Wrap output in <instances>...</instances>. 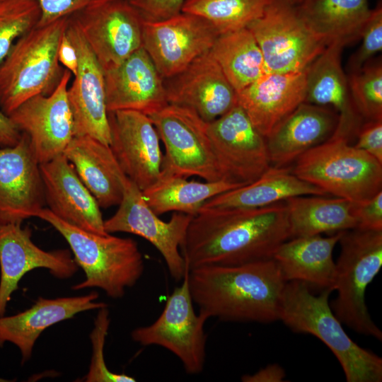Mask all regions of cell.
Here are the masks:
<instances>
[{
  "label": "cell",
  "mask_w": 382,
  "mask_h": 382,
  "mask_svg": "<svg viewBox=\"0 0 382 382\" xmlns=\"http://www.w3.org/2000/svg\"><path fill=\"white\" fill-rule=\"evenodd\" d=\"M289 239L284 201L257 208H201L192 217L180 250L190 270L270 259Z\"/></svg>",
  "instance_id": "6da1fadb"
},
{
  "label": "cell",
  "mask_w": 382,
  "mask_h": 382,
  "mask_svg": "<svg viewBox=\"0 0 382 382\" xmlns=\"http://www.w3.org/2000/svg\"><path fill=\"white\" fill-rule=\"evenodd\" d=\"M188 278L192 301L208 318L263 323L279 319L286 282L272 258L199 267L189 270Z\"/></svg>",
  "instance_id": "7a4b0ae2"
},
{
  "label": "cell",
  "mask_w": 382,
  "mask_h": 382,
  "mask_svg": "<svg viewBox=\"0 0 382 382\" xmlns=\"http://www.w3.org/2000/svg\"><path fill=\"white\" fill-rule=\"evenodd\" d=\"M332 291L325 289L316 296L304 283L286 282L279 320L295 332L322 341L338 360L347 382H381V357L359 346L345 332L328 303Z\"/></svg>",
  "instance_id": "3957f363"
},
{
  "label": "cell",
  "mask_w": 382,
  "mask_h": 382,
  "mask_svg": "<svg viewBox=\"0 0 382 382\" xmlns=\"http://www.w3.org/2000/svg\"><path fill=\"white\" fill-rule=\"evenodd\" d=\"M35 217L48 222L64 238L74 261L83 270L86 279L73 286L74 290L98 288L109 297L119 299L141 278L144 262L133 239L86 231L64 221L47 208L40 209Z\"/></svg>",
  "instance_id": "277c9868"
},
{
  "label": "cell",
  "mask_w": 382,
  "mask_h": 382,
  "mask_svg": "<svg viewBox=\"0 0 382 382\" xmlns=\"http://www.w3.org/2000/svg\"><path fill=\"white\" fill-rule=\"evenodd\" d=\"M69 17L24 33L0 63V110L7 116L28 99L51 94L59 84L65 69L58 50Z\"/></svg>",
  "instance_id": "5b68a950"
},
{
  "label": "cell",
  "mask_w": 382,
  "mask_h": 382,
  "mask_svg": "<svg viewBox=\"0 0 382 382\" xmlns=\"http://www.w3.org/2000/svg\"><path fill=\"white\" fill-rule=\"evenodd\" d=\"M291 171L352 203L366 202L382 190V163L341 137L332 136L301 155Z\"/></svg>",
  "instance_id": "8992f818"
},
{
  "label": "cell",
  "mask_w": 382,
  "mask_h": 382,
  "mask_svg": "<svg viewBox=\"0 0 382 382\" xmlns=\"http://www.w3.org/2000/svg\"><path fill=\"white\" fill-rule=\"evenodd\" d=\"M341 250L335 262V290L330 307L335 316L354 331L382 340L365 303V291L382 267V230L343 231Z\"/></svg>",
  "instance_id": "52a82bcc"
},
{
  "label": "cell",
  "mask_w": 382,
  "mask_h": 382,
  "mask_svg": "<svg viewBox=\"0 0 382 382\" xmlns=\"http://www.w3.org/2000/svg\"><path fill=\"white\" fill-rule=\"evenodd\" d=\"M248 28L260 47L266 73L304 70L328 46L299 9L282 0H274Z\"/></svg>",
  "instance_id": "ba28073f"
},
{
  "label": "cell",
  "mask_w": 382,
  "mask_h": 382,
  "mask_svg": "<svg viewBox=\"0 0 382 382\" xmlns=\"http://www.w3.org/2000/svg\"><path fill=\"white\" fill-rule=\"evenodd\" d=\"M165 147L161 173L205 181L221 180L207 132V122L193 110L168 104L149 116Z\"/></svg>",
  "instance_id": "9c48e42d"
},
{
  "label": "cell",
  "mask_w": 382,
  "mask_h": 382,
  "mask_svg": "<svg viewBox=\"0 0 382 382\" xmlns=\"http://www.w3.org/2000/svg\"><path fill=\"white\" fill-rule=\"evenodd\" d=\"M189 269L183 282L168 296L161 314L151 325L134 329L132 340L143 346L158 345L174 354L188 374H198L204 369L208 318L195 313L189 287Z\"/></svg>",
  "instance_id": "30bf717a"
},
{
  "label": "cell",
  "mask_w": 382,
  "mask_h": 382,
  "mask_svg": "<svg viewBox=\"0 0 382 382\" xmlns=\"http://www.w3.org/2000/svg\"><path fill=\"white\" fill-rule=\"evenodd\" d=\"M207 132L221 180L246 185L272 166L265 138L239 105L207 122Z\"/></svg>",
  "instance_id": "8fae6325"
},
{
  "label": "cell",
  "mask_w": 382,
  "mask_h": 382,
  "mask_svg": "<svg viewBox=\"0 0 382 382\" xmlns=\"http://www.w3.org/2000/svg\"><path fill=\"white\" fill-rule=\"evenodd\" d=\"M70 17L103 70L142 47L143 19L127 0H92Z\"/></svg>",
  "instance_id": "7c38bea8"
},
{
  "label": "cell",
  "mask_w": 382,
  "mask_h": 382,
  "mask_svg": "<svg viewBox=\"0 0 382 382\" xmlns=\"http://www.w3.org/2000/svg\"><path fill=\"white\" fill-rule=\"evenodd\" d=\"M118 206L116 212L105 220V231L144 238L161 254L171 277L176 281L183 279L187 267L180 247L194 216L174 212L168 221H163L150 209L141 190L129 178Z\"/></svg>",
  "instance_id": "4fadbf2b"
},
{
  "label": "cell",
  "mask_w": 382,
  "mask_h": 382,
  "mask_svg": "<svg viewBox=\"0 0 382 382\" xmlns=\"http://www.w3.org/2000/svg\"><path fill=\"white\" fill-rule=\"evenodd\" d=\"M219 35L205 19L181 12L163 21L143 20L142 47L166 79L209 52Z\"/></svg>",
  "instance_id": "5bb4252c"
},
{
  "label": "cell",
  "mask_w": 382,
  "mask_h": 382,
  "mask_svg": "<svg viewBox=\"0 0 382 382\" xmlns=\"http://www.w3.org/2000/svg\"><path fill=\"white\" fill-rule=\"evenodd\" d=\"M71 76L65 69L51 94L36 95L8 115L17 129L28 136L40 164L62 154L74 137L73 116L67 96Z\"/></svg>",
  "instance_id": "9a60e30c"
},
{
  "label": "cell",
  "mask_w": 382,
  "mask_h": 382,
  "mask_svg": "<svg viewBox=\"0 0 382 382\" xmlns=\"http://www.w3.org/2000/svg\"><path fill=\"white\" fill-rule=\"evenodd\" d=\"M66 33L76 48L79 60L77 73L67 89L74 137L89 136L110 145L103 69L70 16Z\"/></svg>",
  "instance_id": "2e32d148"
},
{
  "label": "cell",
  "mask_w": 382,
  "mask_h": 382,
  "mask_svg": "<svg viewBox=\"0 0 382 382\" xmlns=\"http://www.w3.org/2000/svg\"><path fill=\"white\" fill-rule=\"evenodd\" d=\"M110 148L124 173L141 191L159 178L163 154L149 116L135 110L108 112Z\"/></svg>",
  "instance_id": "e0dca14e"
},
{
  "label": "cell",
  "mask_w": 382,
  "mask_h": 382,
  "mask_svg": "<svg viewBox=\"0 0 382 382\" xmlns=\"http://www.w3.org/2000/svg\"><path fill=\"white\" fill-rule=\"evenodd\" d=\"M31 237L29 227L0 224V316H4L12 294L28 272L45 268L54 277L64 279L79 270L69 250L46 251L37 246Z\"/></svg>",
  "instance_id": "ac0fdd59"
},
{
  "label": "cell",
  "mask_w": 382,
  "mask_h": 382,
  "mask_svg": "<svg viewBox=\"0 0 382 382\" xmlns=\"http://www.w3.org/2000/svg\"><path fill=\"white\" fill-rule=\"evenodd\" d=\"M40 163L28 136L13 146L0 148V224H19L45 208Z\"/></svg>",
  "instance_id": "d6986e66"
},
{
  "label": "cell",
  "mask_w": 382,
  "mask_h": 382,
  "mask_svg": "<svg viewBox=\"0 0 382 382\" xmlns=\"http://www.w3.org/2000/svg\"><path fill=\"white\" fill-rule=\"evenodd\" d=\"M164 85L168 104L187 108L207 122L237 104L236 91L209 51L164 79Z\"/></svg>",
  "instance_id": "ffe728a7"
},
{
  "label": "cell",
  "mask_w": 382,
  "mask_h": 382,
  "mask_svg": "<svg viewBox=\"0 0 382 382\" xmlns=\"http://www.w3.org/2000/svg\"><path fill=\"white\" fill-rule=\"evenodd\" d=\"M103 72L108 112L129 110L150 116L168 104L164 79L142 47Z\"/></svg>",
  "instance_id": "44dd1931"
},
{
  "label": "cell",
  "mask_w": 382,
  "mask_h": 382,
  "mask_svg": "<svg viewBox=\"0 0 382 382\" xmlns=\"http://www.w3.org/2000/svg\"><path fill=\"white\" fill-rule=\"evenodd\" d=\"M40 168L50 212L86 231L108 234L99 204L64 154L40 164Z\"/></svg>",
  "instance_id": "7402d4cb"
},
{
  "label": "cell",
  "mask_w": 382,
  "mask_h": 382,
  "mask_svg": "<svg viewBox=\"0 0 382 382\" xmlns=\"http://www.w3.org/2000/svg\"><path fill=\"white\" fill-rule=\"evenodd\" d=\"M307 68L288 73L265 72L236 93L237 104L265 138L305 101Z\"/></svg>",
  "instance_id": "603a6c76"
},
{
  "label": "cell",
  "mask_w": 382,
  "mask_h": 382,
  "mask_svg": "<svg viewBox=\"0 0 382 382\" xmlns=\"http://www.w3.org/2000/svg\"><path fill=\"white\" fill-rule=\"evenodd\" d=\"M345 44L330 43L308 66L306 103L332 107L338 115L332 136L351 140L362 124L363 118L351 98L347 76L342 66V52Z\"/></svg>",
  "instance_id": "cb8c5ba5"
},
{
  "label": "cell",
  "mask_w": 382,
  "mask_h": 382,
  "mask_svg": "<svg viewBox=\"0 0 382 382\" xmlns=\"http://www.w3.org/2000/svg\"><path fill=\"white\" fill-rule=\"evenodd\" d=\"M338 123L331 108L303 102L265 138L272 166L284 167L329 139Z\"/></svg>",
  "instance_id": "d4e9b609"
},
{
  "label": "cell",
  "mask_w": 382,
  "mask_h": 382,
  "mask_svg": "<svg viewBox=\"0 0 382 382\" xmlns=\"http://www.w3.org/2000/svg\"><path fill=\"white\" fill-rule=\"evenodd\" d=\"M98 292L69 297H39L28 309L10 316H0V347L6 342L16 345L21 352L22 363L32 356L36 340L50 326L73 318L76 314L107 306L95 301Z\"/></svg>",
  "instance_id": "484cf974"
},
{
  "label": "cell",
  "mask_w": 382,
  "mask_h": 382,
  "mask_svg": "<svg viewBox=\"0 0 382 382\" xmlns=\"http://www.w3.org/2000/svg\"><path fill=\"white\" fill-rule=\"evenodd\" d=\"M63 154L100 208L120 204L128 178L110 145L89 136L74 137Z\"/></svg>",
  "instance_id": "4316f807"
},
{
  "label": "cell",
  "mask_w": 382,
  "mask_h": 382,
  "mask_svg": "<svg viewBox=\"0 0 382 382\" xmlns=\"http://www.w3.org/2000/svg\"><path fill=\"white\" fill-rule=\"evenodd\" d=\"M342 233L325 238L320 235L296 237L282 243L272 259L284 280L301 282L322 290H335L336 266L332 252Z\"/></svg>",
  "instance_id": "83f0119b"
},
{
  "label": "cell",
  "mask_w": 382,
  "mask_h": 382,
  "mask_svg": "<svg viewBox=\"0 0 382 382\" xmlns=\"http://www.w3.org/2000/svg\"><path fill=\"white\" fill-rule=\"evenodd\" d=\"M294 175L291 169L270 166L254 182L208 199L202 208H257L301 195H327Z\"/></svg>",
  "instance_id": "f1b7e54d"
},
{
  "label": "cell",
  "mask_w": 382,
  "mask_h": 382,
  "mask_svg": "<svg viewBox=\"0 0 382 382\" xmlns=\"http://www.w3.org/2000/svg\"><path fill=\"white\" fill-rule=\"evenodd\" d=\"M290 238L339 232L357 228L352 203L341 197L301 195L284 200Z\"/></svg>",
  "instance_id": "f546056e"
},
{
  "label": "cell",
  "mask_w": 382,
  "mask_h": 382,
  "mask_svg": "<svg viewBox=\"0 0 382 382\" xmlns=\"http://www.w3.org/2000/svg\"><path fill=\"white\" fill-rule=\"evenodd\" d=\"M309 27L328 45L361 37L371 14L369 0H311L297 8Z\"/></svg>",
  "instance_id": "4dcf8cb0"
},
{
  "label": "cell",
  "mask_w": 382,
  "mask_h": 382,
  "mask_svg": "<svg viewBox=\"0 0 382 382\" xmlns=\"http://www.w3.org/2000/svg\"><path fill=\"white\" fill-rule=\"evenodd\" d=\"M238 187L223 180L198 182L161 173L158 180L141 192L158 216L169 212L195 216L208 199Z\"/></svg>",
  "instance_id": "1f68e13d"
},
{
  "label": "cell",
  "mask_w": 382,
  "mask_h": 382,
  "mask_svg": "<svg viewBox=\"0 0 382 382\" xmlns=\"http://www.w3.org/2000/svg\"><path fill=\"white\" fill-rule=\"evenodd\" d=\"M209 52L236 93L265 73L261 50L248 28L219 35Z\"/></svg>",
  "instance_id": "d6a6232c"
},
{
  "label": "cell",
  "mask_w": 382,
  "mask_h": 382,
  "mask_svg": "<svg viewBox=\"0 0 382 382\" xmlns=\"http://www.w3.org/2000/svg\"><path fill=\"white\" fill-rule=\"evenodd\" d=\"M273 1L186 0L182 12L205 19L220 35L248 28Z\"/></svg>",
  "instance_id": "836d02e7"
},
{
  "label": "cell",
  "mask_w": 382,
  "mask_h": 382,
  "mask_svg": "<svg viewBox=\"0 0 382 382\" xmlns=\"http://www.w3.org/2000/svg\"><path fill=\"white\" fill-rule=\"evenodd\" d=\"M348 86L353 103L366 120H382V64L371 59L357 71L349 72Z\"/></svg>",
  "instance_id": "e575fe53"
},
{
  "label": "cell",
  "mask_w": 382,
  "mask_h": 382,
  "mask_svg": "<svg viewBox=\"0 0 382 382\" xmlns=\"http://www.w3.org/2000/svg\"><path fill=\"white\" fill-rule=\"evenodd\" d=\"M40 18L35 0H0V63L16 40L35 27Z\"/></svg>",
  "instance_id": "d590c367"
},
{
  "label": "cell",
  "mask_w": 382,
  "mask_h": 382,
  "mask_svg": "<svg viewBox=\"0 0 382 382\" xmlns=\"http://www.w3.org/2000/svg\"><path fill=\"white\" fill-rule=\"evenodd\" d=\"M110 325L107 306L100 308L91 334L93 354L85 381L88 382H134L135 378L125 374L110 371L104 359V345Z\"/></svg>",
  "instance_id": "8d00e7d4"
},
{
  "label": "cell",
  "mask_w": 382,
  "mask_h": 382,
  "mask_svg": "<svg viewBox=\"0 0 382 382\" xmlns=\"http://www.w3.org/2000/svg\"><path fill=\"white\" fill-rule=\"evenodd\" d=\"M360 37L362 39V42L349 60V73L360 69L382 50V6L381 2L374 9H371Z\"/></svg>",
  "instance_id": "74e56055"
},
{
  "label": "cell",
  "mask_w": 382,
  "mask_h": 382,
  "mask_svg": "<svg viewBox=\"0 0 382 382\" xmlns=\"http://www.w3.org/2000/svg\"><path fill=\"white\" fill-rule=\"evenodd\" d=\"M145 21L166 20L182 12L186 0H127Z\"/></svg>",
  "instance_id": "f35d334b"
},
{
  "label": "cell",
  "mask_w": 382,
  "mask_h": 382,
  "mask_svg": "<svg viewBox=\"0 0 382 382\" xmlns=\"http://www.w3.org/2000/svg\"><path fill=\"white\" fill-rule=\"evenodd\" d=\"M352 214L357 228L382 230V190L362 203H352Z\"/></svg>",
  "instance_id": "ab89813d"
},
{
  "label": "cell",
  "mask_w": 382,
  "mask_h": 382,
  "mask_svg": "<svg viewBox=\"0 0 382 382\" xmlns=\"http://www.w3.org/2000/svg\"><path fill=\"white\" fill-rule=\"evenodd\" d=\"M40 9L37 25H45L59 18L70 16L80 11L92 0H35Z\"/></svg>",
  "instance_id": "60d3db41"
},
{
  "label": "cell",
  "mask_w": 382,
  "mask_h": 382,
  "mask_svg": "<svg viewBox=\"0 0 382 382\" xmlns=\"http://www.w3.org/2000/svg\"><path fill=\"white\" fill-rule=\"evenodd\" d=\"M355 137L354 145L382 163V120H367L361 124Z\"/></svg>",
  "instance_id": "b9f144b4"
},
{
  "label": "cell",
  "mask_w": 382,
  "mask_h": 382,
  "mask_svg": "<svg viewBox=\"0 0 382 382\" xmlns=\"http://www.w3.org/2000/svg\"><path fill=\"white\" fill-rule=\"evenodd\" d=\"M58 59L60 64L64 69L69 70L72 76L76 74L79 65L78 54L75 47L66 32L59 46Z\"/></svg>",
  "instance_id": "7bdbcfd3"
},
{
  "label": "cell",
  "mask_w": 382,
  "mask_h": 382,
  "mask_svg": "<svg viewBox=\"0 0 382 382\" xmlns=\"http://www.w3.org/2000/svg\"><path fill=\"white\" fill-rule=\"evenodd\" d=\"M285 372L278 364H270L253 374H245L241 378L243 382H281Z\"/></svg>",
  "instance_id": "ee69618b"
},
{
  "label": "cell",
  "mask_w": 382,
  "mask_h": 382,
  "mask_svg": "<svg viewBox=\"0 0 382 382\" xmlns=\"http://www.w3.org/2000/svg\"><path fill=\"white\" fill-rule=\"evenodd\" d=\"M21 134L9 117L0 110V148L15 146Z\"/></svg>",
  "instance_id": "f6af8a7d"
},
{
  "label": "cell",
  "mask_w": 382,
  "mask_h": 382,
  "mask_svg": "<svg viewBox=\"0 0 382 382\" xmlns=\"http://www.w3.org/2000/svg\"><path fill=\"white\" fill-rule=\"evenodd\" d=\"M282 1H284L285 3L292 6L298 8L306 4L311 0H282Z\"/></svg>",
  "instance_id": "bcb514c9"
},
{
  "label": "cell",
  "mask_w": 382,
  "mask_h": 382,
  "mask_svg": "<svg viewBox=\"0 0 382 382\" xmlns=\"http://www.w3.org/2000/svg\"><path fill=\"white\" fill-rule=\"evenodd\" d=\"M8 381H9L0 377V382H8Z\"/></svg>",
  "instance_id": "7dc6e473"
}]
</instances>
